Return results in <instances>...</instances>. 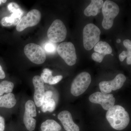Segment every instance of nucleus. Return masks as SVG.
<instances>
[{
	"instance_id": "nucleus-9",
	"label": "nucleus",
	"mask_w": 131,
	"mask_h": 131,
	"mask_svg": "<svg viewBox=\"0 0 131 131\" xmlns=\"http://www.w3.org/2000/svg\"><path fill=\"white\" fill-rule=\"evenodd\" d=\"M37 115L36 106L33 101L29 100L25 105L24 122L26 128L29 131H32L36 126V120L34 118Z\"/></svg>"
},
{
	"instance_id": "nucleus-31",
	"label": "nucleus",
	"mask_w": 131,
	"mask_h": 131,
	"mask_svg": "<svg viewBox=\"0 0 131 131\" xmlns=\"http://www.w3.org/2000/svg\"><path fill=\"white\" fill-rule=\"evenodd\" d=\"M1 3H2L1 0H0V5H1Z\"/></svg>"
},
{
	"instance_id": "nucleus-22",
	"label": "nucleus",
	"mask_w": 131,
	"mask_h": 131,
	"mask_svg": "<svg viewBox=\"0 0 131 131\" xmlns=\"http://www.w3.org/2000/svg\"><path fill=\"white\" fill-rule=\"evenodd\" d=\"M44 48L45 50L49 54L54 53L56 51V45L51 42H47L44 45Z\"/></svg>"
},
{
	"instance_id": "nucleus-27",
	"label": "nucleus",
	"mask_w": 131,
	"mask_h": 131,
	"mask_svg": "<svg viewBox=\"0 0 131 131\" xmlns=\"http://www.w3.org/2000/svg\"><path fill=\"white\" fill-rule=\"evenodd\" d=\"M127 56H128V54H127V51H123L119 56L120 61L123 62L124 59L127 57Z\"/></svg>"
},
{
	"instance_id": "nucleus-24",
	"label": "nucleus",
	"mask_w": 131,
	"mask_h": 131,
	"mask_svg": "<svg viewBox=\"0 0 131 131\" xmlns=\"http://www.w3.org/2000/svg\"><path fill=\"white\" fill-rule=\"evenodd\" d=\"M63 76L61 75L55 77L52 76L49 80L48 83L51 85L57 84L59 82H60Z\"/></svg>"
},
{
	"instance_id": "nucleus-3",
	"label": "nucleus",
	"mask_w": 131,
	"mask_h": 131,
	"mask_svg": "<svg viewBox=\"0 0 131 131\" xmlns=\"http://www.w3.org/2000/svg\"><path fill=\"white\" fill-rule=\"evenodd\" d=\"M119 8L118 5L114 2L106 1L102 7L103 19L102 26L105 30L112 28L113 25L114 20L118 14Z\"/></svg>"
},
{
	"instance_id": "nucleus-15",
	"label": "nucleus",
	"mask_w": 131,
	"mask_h": 131,
	"mask_svg": "<svg viewBox=\"0 0 131 131\" xmlns=\"http://www.w3.org/2000/svg\"><path fill=\"white\" fill-rule=\"evenodd\" d=\"M103 4L102 0H92L90 4L84 9V14L87 16H96Z\"/></svg>"
},
{
	"instance_id": "nucleus-7",
	"label": "nucleus",
	"mask_w": 131,
	"mask_h": 131,
	"mask_svg": "<svg viewBox=\"0 0 131 131\" xmlns=\"http://www.w3.org/2000/svg\"><path fill=\"white\" fill-rule=\"evenodd\" d=\"M57 51L68 65L71 66L75 64L77 56L74 46L71 42L61 43L58 46Z\"/></svg>"
},
{
	"instance_id": "nucleus-6",
	"label": "nucleus",
	"mask_w": 131,
	"mask_h": 131,
	"mask_svg": "<svg viewBox=\"0 0 131 131\" xmlns=\"http://www.w3.org/2000/svg\"><path fill=\"white\" fill-rule=\"evenodd\" d=\"M26 56L33 63L40 64L45 62L46 56L43 49L38 45L30 43L25 46L24 49Z\"/></svg>"
},
{
	"instance_id": "nucleus-30",
	"label": "nucleus",
	"mask_w": 131,
	"mask_h": 131,
	"mask_svg": "<svg viewBox=\"0 0 131 131\" xmlns=\"http://www.w3.org/2000/svg\"><path fill=\"white\" fill-rule=\"evenodd\" d=\"M2 2L3 3H5L7 2V1L6 0H1Z\"/></svg>"
},
{
	"instance_id": "nucleus-2",
	"label": "nucleus",
	"mask_w": 131,
	"mask_h": 131,
	"mask_svg": "<svg viewBox=\"0 0 131 131\" xmlns=\"http://www.w3.org/2000/svg\"><path fill=\"white\" fill-rule=\"evenodd\" d=\"M101 31L97 26L93 24H87L83 31L84 49L90 50L100 41Z\"/></svg>"
},
{
	"instance_id": "nucleus-23",
	"label": "nucleus",
	"mask_w": 131,
	"mask_h": 131,
	"mask_svg": "<svg viewBox=\"0 0 131 131\" xmlns=\"http://www.w3.org/2000/svg\"><path fill=\"white\" fill-rule=\"evenodd\" d=\"M7 8L9 11L12 13H15L20 9V7L16 3L12 2L10 3L7 5Z\"/></svg>"
},
{
	"instance_id": "nucleus-14",
	"label": "nucleus",
	"mask_w": 131,
	"mask_h": 131,
	"mask_svg": "<svg viewBox=\"0 0 131 131\" xmlns=\"http://www.w3.org/2000/svg\"><path fill=\"white\" fill-rule=\"evenodd\" d=\"M53 93L51 91H46L45 93L43 101L41 106L42 112L46 113L47 112H52L55 110L56 103L54 99H52Z\"/></svg>"
},
{
	"instance_id": "nucleus-16",
	"label": "nucleus",
	"mask_w": 131,
	"mask_h": 131,
	"mask_svg": "<svg viewBox=\"0 0 131 131\" xmlns=\"http://www.w3.org/2000/svg\"><path fill=\"white\" fill-rule=\"evenodd\" d=\"M16 103L15 96L12 93L0 96V107L12 108L16 105Z\"/></svg>"
},
{
	"instance_id": "nucleus-29",
	"label": "nucleus",
	"mask_w": 131,
	"mask_h": 131,
	"mask_svg": "<svg viewBox=\"0 0 131 131\" xmlns=\"http://www.w3.org/2000/svg\"><path fill=\"white\" fill-rule=\"evenodd\" d=\"M121 42V40L120 39H117V42L118 43H120Z\"/></svg>"
},
{
	"instance_id": "nucleus-17",
	"label": "nucleus",
	"mask_w": 131,
	"mask_h": 131,
	"mask_svg": "<svg viewBox=\"0 0 131 131\" xmlns=\"http://www.w3.org/2000/svg\"><path fill=\"white\" fill-rule=\"evenodd\" d=\"M21 16L18 14L13 13L11 15L5 16L2 19L1 23L3 26L9 27L13 25H18L21 19Z\"/></svg>"
},
{
	"instance_id": "nucleus-26",
	"label": "nucleus",
	"mask_w": 131,
	"mask_h": 131,
	"mask_svg": "<svg viewBox=\"0 0 131 131\" xmlns=\"http://www.w3.org/2000/svg\"><path fill=\"white\" fill-rule=\"evenodd\" d=\"M5 125V119L2 116L0 115V131H4Z\"/></svg>"
},
{
	"instance_id": "nucleus-32",
	"label": "nucleus",
	"mask_w": 131,
	"mask_h": 131,
	"mask_svg": "<svg viewBox=\"0 0 131 131\" xmlns=\"http://www.w3.org/2000/svg\"><path fill=\"white\" fill-rule=\"evenodd\" d=\"M111 55H112V56H113V54H111Z\"/></svg>"
},
{
	"instance_id": "nucleus-28",
	"label": "nucleus",
	"mask_w": 131,
	"mask_h": 131,
	"mask_svg": "<svg viewBox=\"0 0 131 131\" xmlns=\"http://www.w3.org/2000/svg\"><path fill=\"white\" fill-rule=\"evenodd\" d=\"M6 77V75L4 71L3 70L1 66L0 65V79H3Z\"/></svg>"
},
{
	"instance_id": "nucleus-20",
	"label": "nucleus",
	"mask_w": 131,
	"mask_h": 131,
	"mask_svg": "<svg viewBox=\"0 0 131 131\" xmlns=\"http://www.w3.org/2000/svg\"><path fill=\"white\" fill-rule=\"evenodd\" d=\"M14 85L13 83L8 81H3L0 83V96L4 94L12 93Z\"/></svg>"
},
{
	"instance_id": "nucleus-1",
	"label": "nucleus",
	"mask_w": 131,
	"mask_h": 131,
	"mask_svg": "<svg viewBox=\"0 0 131 131\" xmlns=\"http://www.w3.org/2000/svg\"><path fill=\"white\" fill-rule=\"evenodd\" d=\"M106 118L112 128L118 130L126 128L130 122L129 114L123 107L118 105L107 110Z\"/></svg>"
},
{
	"instance_id": "nucleus-10",
	"label": "nucleus",
	"mask_w": 131,
	"mask_h": 131,
	"mask_svg": "<svg viewBox=\"0 0 131 131\" xmlns=\"http://www.w3.org/2000/svg\"><path fill=\"white\" fill-rule=\"evenodd\" d=\"M126 78L125 75L119 74L113 80L110 81H103L99 83L101 92L104 94H109L112 91H115L122 88Z\"/></svg>"
},
{
	"instance_id": "nucleus-5",
	"label": "nucleus",
	"mask_w": 131,
	"mask_h": 131,
	"mask_svg": "<svg viewBox=\"0 0 131 131\" xmlns=\"http://www.w3.org/2000/svg\"><path fill=\"white\" fill-rule=\"evenodd\" d=\"M91 81V77L86 72H82L78 75L72 82L71 93L75 96H80L89 87Z\"/></svg>"
},
{
	"instance_id": "nucleus-4",
	"label": "nucleus",
	"mask_w": 131,
	"mask_h": 131,
	"mask_svg": "<svg viewBox=\"0 0 131 131\" xmlns=\"http://www.w3.org/2000/svg\"><path fill=\"white\" fill-rule=\"evenodd\" d=\"M67 31L65 25L61 20H55L50 26L47 35L49 40L52 43H58L64 40Z\"/></svg>"
},
{
	"instance_id": "nucleus-11",
	"label": "nucleus",
	"mask_w": 131,
	"mask_h": 131,
	"mask_svg": "<svg viewBox=\"0 0 131 131\" xmlns=\"http://www.w3.org/2000/svg\"><path fill=\"white\" fill-rule=\"evenodd\" d=\"M89 100L92 103L101 105L105 110H108L114 105L115 98L112 94H104L96 92L90 96Z\"/></svg>"
},
{
	"instance_id": "nucleus-12",
	"label": "nucleus",
	"mask_w": 131,
	"mask_h": 131,
	"mask_svg": "<svg viewBox=\"0 0 131 131\" xmlns=\"http://www.w3.org/2000/svg\"><path fill=\"white\" fill-rule=\"evenodd\" d=\"M34 88V100L35 106L40 107L42 106L45 94L44 82L39 76L35 75L32 79Z\"/></svg>"
},
{
	"instance_id": "nucleus-13",
	"label": "nucleus",
	"mask_w": 131,
	"mask_h": 131,
	"mask_svg": "<svg viewBox=\"0 0 131 131\" xmlns=\"http://www.w3.org/2000/svg\"><path fill=\"white\" fill-rule=\"evenodd\" d=\"M58 118L61 121L66 131H80L79 126L74 122L71 114L69 111H62L59 114Z\"/></svg>"
},
{
	"instance_id": "nucleus-19",
	"label": "nucleus",
	"mask_w": 131,
	"mask_h": 131,
	"mask_svg": "<svg viewBox=\"0 0 131 131\" xmlns=\"http://www.w3.org/2000/svg\"><path fill=\"white\" fill-rule=\"evenodd\" d=\"M40 129L41 131H59L62 127L54 120L47 119L42 123Z\"/></svg>"
},
{
	"instance_id": "nucleus-8",
	"label": "nucleus",
	"mask_w": 131,
	"mask_h": 131,
	"mask_svg": "<svg viewBox=\"0 0 131 131\" xmlns=\"http://www.w3.org/2000/svg\"><path fill=\"white\" fill-rule=\"evenodd\" d=\"M41 18V14L38 10H31L26 16L22 17L16 25V30L19 32L24 31L26 28L34 26L37 25Z\"/></svg>"
},
{
	"instance_id": "nucleus-21",
	"label": "nucleus",
	"mask_w": 131,
	"mask_h": 131,
	"mask_svg": "<svg viewBox=\"0 0 131 131\" xmlns=\"http://www.w3.org/2000/svg\"><path fill=\"white\" fill-rule=\"evenodd\" d=\"M52 71L48 69H45L43 70V73L41 74V78L44 82L48 83L51 78L52 76Z\"/></svg>"
},
{
	"instance_id": "nucleus-25",
	"label": "nucleus",
	"mask_w": 131,
	"mask_h": 131,
	"mask_svg": "<svg viewBox=\"0 0 131 131\" xmlns=\"http://www.w3.org/2000/svg\"><path fill=\"white\" fill-rule=\"evenodd\" d=\"M91 57L94 61L99 63L101 62L104 58L102 55L96 52L93 53Z\"/></svg>"
},
{
	"instance_id": "nucleus-18",
	"label": "nucleus",
	"mask_w": 131,
	"mask_h": 131,
	"mask_svg": "<svg viewBox=\"0 0 131 131\" xmlns=\"http://www.w3.org/2000/svg\"><path fill=\"white\" fill-rule=\"evenodd\" d=\"M94 50L105 57L108 54H111L112 52V49L107 43L103 41H99L94 47Z\"/></svg>"
}]
</instances>
